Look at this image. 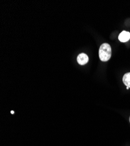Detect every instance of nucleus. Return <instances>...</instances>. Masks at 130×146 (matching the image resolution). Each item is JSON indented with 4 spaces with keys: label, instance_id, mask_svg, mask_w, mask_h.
<instances>
[{
    "label": "nucleus",
    "instance_id": "f257e3e1",
    "mask_svg": "<svg viewBox=\"0 0 130 146\" xmlns=\"http://www.w3.org/2000/svg\"><path fill=\"white\" fill-rule=\"evenodd\" d=\"M99 56L102 62H106L110 60L112 56V48L109 44L105 43L100 46L99 50Z\"/></svg>",
    "mask_w": 130,
    "mask_h": 146
},
{
    "label": "nucleus",
    "instance_id": "f03ea898",
    "mask_svg": "<svg viewBox=\"0 0 130 146\" xmlns=\"http://www.w3.org/2000/svg\"><path fill=\"white\" fill-rule=\"evenodd\" d=\"M89 61L88 56L85 53H81L77 57V62L80 65L86 64Z\"/></svg>",
    "mask_w": 130,
    "mask_h": 146
},
{
    "label": "nucleus",
    "instance_id": "7ed1b4c3",
    "mask_svg": "<svg viewBox=\"0 0 130 146\" xmlns=\"http://www.w3.org/2000/svg\"><path fill=\"white\" fill-rule=\"evenodd\" d=\"M119 39L121 42H126L130 39V33L127 31H123L119 36Z\"/></svg>",
    "mask_w": 130,
    "mask_h": 146
},
{
    "label": "nucleus",
    "instance_id": "20e7f679",
    "mask_svg": "<svg viewBox=\"0 0 130 146\" xmlns=\"http://www.w3.org/2000/svg\"><path fill=\"white\" fill-rule=\"evenodd\" d=\"M123 81L125 86L130 88V72H127L124 75Z\"/></svg>",
    "mask_w": 130,
    "mask_h": 146
},
{
    "label": "nucleus",
    "instance_id": "39448f33",
    "mask_svg": "<svg viewBox=\"0 0 130 146\" xmlns=\"http://www.w3.org/2000/svg\"><path fill=\"white\" fill-rule=\"evenodd\" d=\"M11 113L12 114H14V111H12L11 112Z\"/></svg>",
    "mask_w": 130,
    "mask_h": 146
},
{
    "label": "nucleus",
    "instance_id": "423d86ee",
    "mask_svg": "<svg viewBox=\"0 0 130 146\" xmlns=\"http://www.w3.org/2000/svg\"><path fill=\"white\" fill-rule=\"evenodd\" d=\"M127 88V90H128L129 88L128 87H127V88Z\"/></svg>",
    "mask_w": 130,
    "mask_h": 146
},
{
    "label": "nucleus",
    "instance_id": "0eeeda50",
    "mask_svg": "<svg viewBox=\"0 0 130 146\" xmlns=\"http://www.w3.org/2000/svg\"><path fill=\"white\" fill-rule=\"evenodd\" d=\"M129 123H130V117H129Z\"/></svg>",
    "mask_w": 130,
    "mask_h": 146
}]
</instances>
